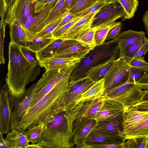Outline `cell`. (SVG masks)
Returning a JSON list of instances; mask_svg holds the SVG:
<instances>
[{"label": "cell", "mask_w": 148, "mask_h": 148, "mask_svg": "<svg viewBox=\"0 0 148 148\" xmlns=\"http://www.w3.org/2000/svg\"><path fill=\"white\" fill-rule=\"evenodd\" d=\"M10 41L20 46L27 47L24 31L19 21L15 20L9 25Z\"/></svg>", "instance_id": "obj_28"}, {"label": "cell", "mask_w": 148, "mask_h": 148, "mask_svg": "<svg viewBox=\"0 0 148 148\" xmlns=\"http://www.w3.org/2000/svg\"><path fill=\"white\" fill-rule=\"evenodd\" d=\"M135 84L141 89L148 90V84L136 82Z\"/></svg>", "instance_id": "obj_57"}, {"label": "cell", "mask_w": 148, "mask_h": 148, "mask_svg": "<svg viewBox=\"0 0 148 148\" xmlns=\"http://www.w3.org/2000/svg\"><path fill=\"white\" fill-rule=\"evenodd\" d=\"M136 85L135 83L126 82L120 86L105 91L103 95L108 98L115 99L131 90Z\"/></svg>", "instance_id": "obj_29"}, {"label": "cell", "mask_w": 148, "mask_h": 148, "mask_svg": "<svg viewBox=\"0 0 148 148\" xmlns=\"http://www.w3.org/2000/svg\"><path fill=\"white\" fill-rule=\"evenodd\" d=\"M121 5L126 13V16L122 21L132 18L138 6V0H117Z\"/></svg>", "instance_id": "obj_32"}, {"label": "cell", "mask_w": 148, "mask_h": 148, "mask_svg": "<svg viewBox=\"0 0 148 148\" xmlns=\"http://www.w3.org/2000/svg\"><path fill=\"white\" fill-rule=\"evenodd\" d=\"M120 136L126 140L135 138L148 137V118L134 126L123 131Z\"/></svg>", "instance_id": "obj_26"}, {"label": "cell", "mask_w": 148, "mask_h": 148, "mask_svg": "<svg viewBox=\"0 0 148 148\" xmlns=\"http://www.w3.org/2000/svg\"><path fill=\"white\" fill-rule=\"evenodd\" d=\"M148 118V111H138L132 108L124 110L123 112V131Z\"/></svg>", "instance_id": "obj_23"}, {"label": "cell", "mask_w": 148, "mask_h": 148, "mask_svg": "<svg viewBox=\"0 0 148 148\" xmlns=\"http://www.w3.org/2000/svg\"><path fill=\"white\" fill-rule=\"evenodd\" d=\"M146 39L140 41L130 45L127 47L125 51L123 56L127 62H129L134 58L136 54Z\"/></svg>", "instance_id": "obj_39"}, {"label": "cell", "mask_w": 148, "mask_h": 148, "mask_svg": "<svg viewBox=\"0 0 148 148\" xmlns=\"http://www.w3.org/2000/svg\"><path fill=\"white\" fill-rule=\"evenodd\" d=\"M127 140L124 144V148H146L148 142L146 137L132 138Z\"/></svg>", "instance_id": "obj_38"}, {"label": "cell", "mask_w": 148, "mask_h": 148, "mask_svg": "<svg viewBox=\"0 0 148 148\" xmlns=\"http://www.w3.org/2000/svg\"><path fill=\"white\" fill-rule=\"evenodd\" d=\"M80 42L75 40H62L54 38L45 48L37 52L38 61L54 56L58 52L67 49Z\"/></svg>", "instance_id": "obj_13"}, {"label": "cell", "mask_w": 148, "mask_h": 148, "mask_svg": "<svg viewBox=\"0 0 148 148\" xmlns=\"http://www.w3.org/2000/svg\"><path fill=\"white\" fill-rule=\"evenodd\" d=\"M82 18V17L78 16L62 26L57 30L53 32L52 34L53 38H57L60 36Z\"/></svg>", "instance_id": "obj_43"}, {"label": "cell", "mask_w": 148, "mask_h": 148, "mask_svg": "<svg viewBox=\"0 0 148 148\" xmlns=\"http://www.w3.org/2000/svg\"><path fill=\"white\" fill-rule=\"evenodd\" d=\"M16 0H0V16L1 20H4L8 10Z\"/></svg>", "instance_id": "obj_44"}, {"label": "cell", "mask_w": 148, "mask_h": 148, "mask_svg": "<svg viewBox=\"0 0 148 148\" xmlns=\"http://www.w3.org/2000/svg\"><path fill=\"white\" fill-rule=\"evenodd\" d=\"M124 110V106L120 102L115 99L109 98L106 97L97 114L96 120L98 121L123 112Z\"/></svg>", "instance_id": "obj_21"}, {"label": "cell", "mask_w": 148, "mask_h": 148, "mask_svg": "<svg viewBox=\"0 0 148 148\" xmlns=\"http://www.w3.org/2000/svg\"><path fill=\"white\" fill-rule=\"evenodd\" d=\"M148 71L147 69L130 66L128 78L126 82L135 84L139 82L140 78Z\"/></svg>", "instance_id": "obj_37"}, {"label": "cell", "mask_w": 148, "mask_h": 148, "mask_svg": "<svg viewBox=\"0 0 148 148\" xmlns=\"http://www.w3.org/2000/svg\"><path fill=\"white\" fill-rule=\"evenodd\" d=\"M97 12L82 17L69 29L57 38L62 40H77L90 27L92 20Z\"/></svg>", "instance_id": "obj_16"}, {"label": "cell", "mask_w": 148, "mask_h": 148, "mask_svg": "<svg viewBox=\"0 0 148 148\" xmlns=\"http://www.w3.org/2000/svg\"><path fill=\"white\" fill-rule=\"evenodd\" d=\"M4 140L9 148H26L29 144L25 131L16 129L10 131Z\"/></svg>", "instance_id": "obj_25"}, {"label": "cell", "mask_w": 148, "mask_h": 148, "mask_svg": "<svg viewBox=\"0 0 148 148\" xmlns=\"http://www.w3.org/2000/svg\"><path fill=\"white\" fill-rule=\"evenodd\" d=\"M130 66L148 70V63L145 60L144 56L134 58L129 62Z\"/></svg>", "instance_id": "obj_49"}, {"label": "cell", "mask_w": 148, "mask_h": 148, "mask_svg": "<svg viewBox=\"0 0 148 148\" xmlns=\"http://www.w3.org/2000/svg\"><path fill=\"white\" fill-rule=\"evenodd\" d=\"M106 97L102 96L84 103H79L74 107L76 114L74 120L80 117L96 120L97 114L101 109Z\"/></svg>", "instance_id": "obj_12"}, {"label": "cell", "mask_w": 148, "mask_h": 148, "mask_svg": "<svg viewBox=\"0 0 148 148\" xmlns=\"http://www.w3.org/2000/svg\"><path fill=\"white\" fill-rule=\"evenodd\" d=\"M142 21L144 24L146 33L148 36V10L146 11L143 15Z\"/></svg>", "instance_id": "obj_54"}, {"label": "cell", "mask_w": 148, "mask_h": 148, "mask_svg": "<svg viewBox=\"0 0 148 148\" xmlns=\"http://www.w3.org/2000/svg\"><path fill=\"white\" fill-rule=\"evenodd\" d=\"M130 66L123 56L114 61L103 78L104 91L126 82L128 78Z\"/></svg>", "instance_id": "obj_7"}, {"label": "cell", "mask_w": 148, "mask_h": 148, "mask_svg": "<svg viewBox=\"0 0 148 148\" xmlns=\"http://www.w3.org/2000/svg\"><path fill=\"white\" fill-rule=\"evenodd\" d=\"M55 0H37L35 1L34 13L40 12L47 4Z\"/></svg>", "instance_id": "obj_50"}, {"label": "cell", "mask_w": 148, "mask_h": 148, "mask_svg": "<svg viewBox=\"0 0 148 148\" xmlns=\"http://www.w3.org/2000/svg\"><path fill=\"white\" fill-rule=\"evenodd\" d=\"M119 38H115L95 46L81 61L76 64L70 76V82L86 77L88 71L92 68L112 58L119 57Z\"/></svg>", "instance_id": "obj_4"}, {"label": "cell", "mask_w": 148, "mask_h": 148, "mask_svg": "<svg viewBox=\"0 0 148 148\" xmlns=\"http://www.w3.org/2000/svg\"><path fill=\"white\" fill-rule=\"evenodd\" d=\"M123 27V24L121 22H114L108 32L105 41L115 38L120 33Z\"/></svg>", "instance_id": "obj_42"}, {"label": "cell", "mask_w": 148, "mask_h": 148, "mask_svg": "<svg viewBox=\"0 0 148 148\" xmlns=\"http://www.w3.org/2000/svg\"><path fill=\"white\" fill-rule=\"evenodd\" d=\"M4 20H1L0 23V63L4 64L5 60L4 53V40L5 38V31L7 25Z\"/></svg>", "instance_id": "obj_41"}, {"label": "cell", "mask_w": 148, "mask_h": 148, "mask_svg": "<svg viewBox=\"0 0 148 148\" xmlns=\"http://www.w3.org/2000/svg\"><path fill=\"white\" fill-rule=\"evenodd\" d=\"M147 141L148 142V138H147Z\"/></svg>", "instance_id": "obj_64"}, {"label": "cell", "mask_w": 148, "mask_h": 148, "mask_svg": "<svg viewBox=\"0 0 148 148\" xmlns=\"http://www.w3.org/2000/svg\"><path fill=\"white\" fill-rule=\"evenodd\" d=\"M113 23L96 28L94 36L96 46L101 45L104 42L108 32Z\"/></svg>", "instance_id": "obj_36"}, {"label": "cell", "mask_w": 148, "mask_h": 148, "mask_svg": "<svg viewBox=\"0 0 148 148\" xmlns=\"http://www.w3.org/2000/svg\"><path fill=\"white\" fill-rule=\"evenodd\" d=\"M148 51V38H147L140 48L134 58H140L143 55H145Z\"/></svg>", "instance_id": "obj_53"}, {"label": "cell", "mask_w": 148, "mask_h": 148, "mask_svg": "<svg viewBox=\"0 0 148 148\" xmlns=\"http://www.w3.org/2000/svg\"><path fill=\"white\" fill-rule=\"evenodd\" d=\"M107 2L98 1L86 10L77 14V16L82 17L97 12Z\"/></svg>", "instance_id": "obj_45"}, {"label": "cell", "mask_w": 148, "mask_h": 148, "mask_svg": "<svg viewBox=\"0 0 148 148\" xmlns=\"http://www.w3.org/2000/svg\"><path fill=\"white\" fill-rule=\"evenodd\" d=\"M0 94V133L7 134L10 131V123L12 114L8 86L3 85Z\"/></svg>", "instance_id": "obj_11"}, {"label": "cell", "mask_w": 148, "mask_h": 148, "mask_svg": "<svg viewBox=\"0 0 148 148\" xmlns=\"http://www.w3.org/2000/svg\"><path fill=\"white\" fill-rule=\"evenodd\" d=\"M58 0H55L47 4L37 16L32 15L23 25H21L30 38H36L37 34L43 29L53 8Z\"/></svg>", "instance_id": "obj_10"}, {"label": "cell", "mask_w": 148, "mask_h": 148, "mask_svg": "<svg viewBox=\"0 0 148 148\" xmlns=\"http://www.w3.org/2000/svg\"><path fill=\"white\" fill-rule=\"evenodd\" d=\"M76 64L64 68L59 73L50 80L43 88L37 92L30 104L29 109L35 105L47 94L57 83L66 77L70 75L75 68Z\"/></svg>", "instance_id": "obj_17"}, {"label": "cell", "mask_w": 148, "mask_h": 148, "mask_svg": "<svg viewBox=\"0 0 148 148\" xmlns=\"http://www.w3.org/2000/svg\"><path fill=\"white\" fill-rule=\"evenodd\" d=\"M78 0H66L64 10L65 12L68 11V10L71 8Z\"/></svg>", "instance_id": "obj_55"}, {"label": "cell", "mask_w": 148, "mask_h": 148, "mask_svg": "<svg viewBox=\"0 0 148 148\" xmlns=\"http://www.w3.org/2000/svg\"><path fill=\"white\" fill-rule=\"evenodd\" d=\"M90 78L88 76L69 82L66 92H71L79 88Z\"/></svg>", "instance_id": "obj_46"}, {"label": "cell", "mask_w": 148, "mask_h": 148, "mask_svg": "<svg viewBox=\"0 0 148 148\" xmlns=\"http://www.w3.org/2000/svg\"><path fill=\"white\" fill-rule=\"evenodd\" d=\"M44 126L42 123H39L31 127L25 131V135L29 142L32 144H35L40 141Z\"/></svg>", "instance_id": "obj_30"}, {"label": "cell", "mask_w": 148, "mask_h": 148, "mask_svg": "<svg viewBox=\"0 0 148 148\" xmlns=\"http://www.w3.org/2000/svg\"><path fill=\"white\" fill-rule=\"evenodd\" d=\"M20 46L22 52L27 60L32 62L38 61L36 52L33 51L27 47Z\"/></svg>", "instance_id": "obj_47"}, {"label": "cell", "mask_w": 148, "mask_h": 148, "mask_svg": "<svg viewBox=\"0 0 148 148\" xmlns=\"http://www.w3.org/2000/svg\"><path fill=\"white\" fill-rule=\"evenodd\" d=\"M35 1H36L37 0H34Z\"/></svg>", "instance_id": "obj_63"}, {"label": "cell", "mask_w": 148, "mask_h": 148, "mask_svg": "<svg viewBox=\"0 0 148 148\" xmlns=\"http://www.w3.org/2000/svg\"><path fill=\"white\" fill-rule=\"evenodd\" d=\"M96 30V28L90 27L77 40L89 45L96 46L94 39Z\"/></svg>", "instance_id": "obj_40"}, {"label": "cell", "mask_w": 148, "mask_h": 148, "mask_svg": "<svg viewBox=\"0 0 148 148\" xmlns=\"http://www.w3.org/2000/svg\"><path fill=\"white\" fill-rule=\"evenodd\" d=\"M26 148H42V147L36 144H29Z\"/></svg>", "instance_id": "obj_60"}, {"label": "cell", "mask_w": 148, "mask_h": 148, "mask_svg": "<svg viewBox=\"0 0 148 148\" xmlns=\"http://www.w3.org/2000/svg\"><path fill=\"white\" fill-rule=\"evenodd\" d=\"M123 112L97 121L95 126L104 131L120 135L123 130Z\"/></svg>", "instance_id": "obj_18"}, {"label": "cell", "mask_w": 148, "mask_h": 148, "mask_svg": "<svg viewBox=\"0 0 148 148\" xmlns=\"http://www.w3.org/2000/svg\"><path fill=\"white\" fill-rule=\"evenodd\" d=\"M116 60L112 58L92 68L87 72L86 76H88L95 82L103 79L114 62Z\"/></svg>", "instance_id": "obj_27"}, {"label": "cell", "mask_w": 148, "mask_h": 148, "mask_svg": "<svg viewBox=\"0 0 148 148\" xmlns=\"http://www.w3.org/2000/svg\"><path fill=\"white\" fill-rule=\"evenodd\" d=\"M123 145L116 143H100L86 145L84 148H124Z\"/></svg>", "instance_id": "obj_48"}, {"label": "cell", "mask_w": 148, "mask_h": 148, "mask_svg": "<svg viewBox=\"0 0 148 148\" xmlns=\"http://www.w3.org/2000/svg\"><path fill=\"white\" fill-rule=\"evenodd\" d=\"M42 148H74L72 126L66 112L60 111L45 125L40 141Z\"/></svg>", "instance_id": "obj_3"}, {"label": "cell", "mask_w": 148, "mask_h": 148, "mask_svg": "<svg viewBox=\"0 0 148 148\" xmlns=\"http://www.w3.org/2000/svg\"><path fill=\"white\" fill-rule=\"evenodd\" d=\"M54 39L37 37L30 38L27 42V47L33 51L37 52L47 46Z\"/></svg>", "instance_id": "obj_33"}, {"label": "cell", "mask_w": 148, "mask_h": 148, "mask_svg": "<svg viewBox=\"0 0 148 148\" xmlns=\"http://www.w3.org/2000/svg\"><path fill=\"white\" fill-rule=\"evenodd\" d=\"M44 86L43 81L40 79L26 90L19 98L16 99L10 96L9 98L14 102H12V104H10L12 110L10 123V130L14 128L23 115L27 111L36 92Z\"/></svg>", "instance_id": "obj_5"}, {"label": "cell", "mask_w": 148, "mask_h": 148, "mask_svg": "<svg viewBox=\"0 0 148 148\" xmlns=\"http://www.w3.org/2000/svg\"><path fill=\"white\" fill-rule=\"evenodd\" d=\"M95 46L80 42L57 52L55 56L65 58L83 59Z\"/></svg>", "instance_id": "obj_22"}, {"label": "cell", "mask_w": 148, "mask_h": 148, "mask_svg": "<svg viewBox=\"0 0 148 148\" xmlns=\"http://www.w3.org/2000/svg\"><path fill=\"white\" fill-rule=\"evenodd\" d=\"M82 59L65 58L55 56L42 60L38 61L40 66L46 71L62 68L80 62Z\"/></svg>", "instance_id": "obj_20"}, {"label": "cell", "mask_w": 148, "mask_h": 148, "mask_svg": "<svg viewBox=\"0 0 148 148\" xmlns=\"http://www.w3.org/2000/svg\"><path fill=\"white\" fill-rule=\"evenodd\" d=\"M35 4L34 0H16L8 10L4 19L5 22L9 25L17 20L23 25L33 15Z\"/></svg>", "instance_id": "obj_8"}, {"label": "cell", "mask_w": 148, "mask_h": 148, "mask_svg": "<svg viewBox=\"0 0 148 148\" xmlns=\"http://www.w3.org/2000/svg\"><path fill=\"white\" fill-rule=\"evenodd\" d=\"M70 75L57 83L47 94L23 115L13 129L22 132L39 123H48L60 111L56 105L65 93L70 82Z\"/></svg>", "instance_id": "obj_2"}, {"label": "cell", "mask_w": 148, "mask_h": 148, "mask_svg": "<svg viewBox=\"0 0 148 148\" xmlns=\"http://www.w3.org/2000/svg\"><path fill=\"white\" fill-rule=\"evenodd\" d=\"M98 1L108 2L111 1L112 0H97Z\"/></svg>", "instance_id": "obj_61"}, {"label": "cell", "mask_w": 148, "mask_h": 148, "mask_svg": "<svg viewBox=\"0 0 148 148\" xmlns=\"http://www.w3.org/2000/svg\"><path fill=\"white\" fill-rule=\"evenodd\" d=\"M146 148H148V142H147V145L146 147Z\"/></svg>", "instance_id": "obj_62"}, {"label": "cell", "mask_w": 148, "mask_h": 148, "mask_svg": "<svg viewBox=\"0 0 148 148\" xmlns=\"http://www.w3.org/2000/svg\"><path fill=\"white\" fill-rule=\"evenodd\" d=\"M126 13L117 0L107 2L95 14L92 21L90 27L97 28L112 24L117 19H123Z\"/></svg>", "instance_id": "obj_6"}, {"label": "cell", "mask_w": 148, "mask_h": 148, "mask_svg": "<svg viewBox=\"0 0 148 148\" xmlns=\"http://www.w3.org/2000/svg\"><path fill=\"white\" fill-rule=\"evenodd\" d=\"M131 108L138 111H148V101H140Z\"/></svg>", "instance_id": "obj_52"}, {"label": "cell", "mask_w": 148, "mask_h": 148, "mask_svg": "<svg viewBox=\"0 0 148 148\" xmlns=\"http://www.w3.org/2000/svg\"><path fill=\"white\" fill-rule=\"evenodd\" d=\"M104 92V79H103L96 82L88 90L79 97L71 106L69 111L79 103H84L102 96Z\"/></svg>", "instance_id": "obj_24"}, {"label": "cell", "mask_w": 148, "mask_h": 148, "mask_svg": "<svg viewBox=\"0 0 148 148\" xmlns=\"http://www.w3.org/2000/svg\"><path fill=\"white\" fill-rule=\"evenodd\" d=\"M65 1L66 0H58L53 8L46 22L45 25L49 24L66 12L64 10Z\"/></svg>", "instance_id": "obj_34"}, {"label": "cell", "mask_w": 148, "mask_h": 148, "mask_svg": "<svg viewBox=\"0 0 148 148\" xmlns=\"http://www.w3.org/2000/svg\"><path fill=\"white\" fill-rule=\"evenodd\" d=\"M126 140L123 136L104 131L95 126L86 138L85 145L108 143L124 144Z\"/></svg>", "instance_id": "obj_14"}, {"label": "cell", "mask_w": 148, "mask_h": 148, "mask_svg": "<svg viewBox=\"0 0 148 148\" xmlns=\"http://www.w3.org/2000/svg\"><path fill=\"white\" fill-rule=\"evenodd\" d=\"M96 82L90 78L77 90L71 92L66 91L56 105L57 110L68 111L74 101Z\"/></svg>", "instance_id": "obj_15"}, {"label": "cell", "mask_w": 148, "mask_h": 148, "mask_svg": "<svg viewBox=\"0 0 148 148\" xmlns=\"http://www.w3.org/2000/svg\"><path fill=\"white\" fill-rule=\"evenodd\" d=\"M143 90L144 91V95L141 101H148V90Z\"/></svg>", "instance_id": "obj_59"}, {"label": "cell", "mask_w": 148, "mask_h": 148, "mask_svg": "<svg viewBox=\"0 0 148 148\" xmlns=\"http://www.w3.org/2000/svg\"><path fill=\"white\" fill-rule=\"evenodd\" d=\"M97 2V0H78L68 10V11L76 15L86 10Z\"/></svg>", "instance_id": "obj_35"}, {"label": "cell", "mask_w": 148, "mask_h": 148, "mask_svg": "<svg viewBox=\"0 0 148 148\" xmlns=\"http://www.w3.org/2000/svg\"><path fill=\"white\" fill-rule=\"evenodd\" d=\"M77 17L78 16L75 14H73L68 11L67 13L63 17L59 25L54 29L53 31L57 30L62 26Z\"/></svg>", "instance_id": "obj_51"}, {"label": "cell", "mask_w": 148, "mask_h": 148, "mask_svg": "<svg viewBox=\"0 0 148 148\" xmlns=\"http://www.w3.org/2000/svg\"><path fill=\"white\" fill-rule=\"evenodd\" d=\"M8 62L5 84L9 95L16 99L21 97L29 83L34 81L40 73L38 61L32 62L25 57L21 46L10 41L8 46Z\"/></svg>", "instance_id": "obj_1"}, {"label": "cell", "mask_w": 148, "mask_h": 148, "mask_svg": "<svg viewBox=\"0 0 148 148\" xmlns=\"http://www.w3.org/2000/svg\"><path fill=\"white\" fill-rule=\"evenodd\" d=\"M3 134L0 133V148H9L6 144L4 139L3 138Z\"/></svg>", "instance_id": "obj_56"}, {"label": "cell", "mask_w": 148, "mask_h": 148, "mask_svg": "<svg viewBox=\"0 0 148 148\" xmlns=\"http://www.w3.org/2000/svg\"><path fill=\"white\" fill-rule=\"evenodd\" d=\"M138 82L148 84V71L140 78Z\"/></svg>", "instance_id": "obj_58"}, {"label": "cell", "mask_w": 148, "mask_h": 148, "mask_svg": "<svg viewBox=\"0 0 148 148\" xmlns=\"http://www.w3.org/2000/svg\"><path fill=\"white\" fill-rule=\"evenodd\" d=\"M68 11L63 14L49 24L45 26L43 29L37 34L36 37L53 38V32L59 25L63 18Z\"/></svg>", "instance_id": "obj_31"}, {"label": "cell", "mask_w": 148, "mask_h": 148, "mask_svg": "<svg viewBox=\"0 0 148 148\" xmlns=\"http://www.w3.org/2000/svg\"><path fill=\"white\" fill-rule=\"evenodd\" d=\"M97 121L80 117L75 119L72 125V142L76 148H84L86 138Z\"/></svg>", "instance_id": "obj_9"}, {"label": "cell", "mask_w": 148, "mask_h": 148, "mask_svg": "<svg viewBox=\"0 0 148 148\" xmlns=\"http://www.w3.org/2000/svg\"><path fill=\"white\" fill-rule=\"evenodd\" d=\"M118 36L119 38V57L123 56L125 51L129 46L147 38L145 33L143 30L137 31L131 29L120 33Z\"/></svg>", "instance_id": "obj_19"}]
</instances>
